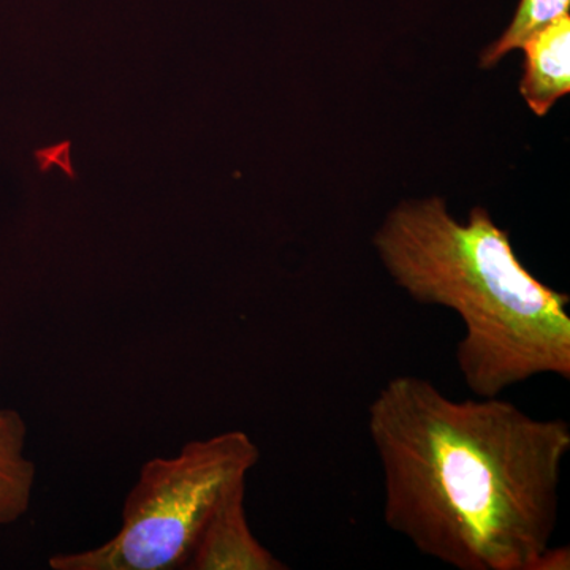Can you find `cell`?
I'll return each instance as SVG.
<instances>
[{"label":"cell","mask_w":570,"mask_h":570,"mask_svg":"<svg viewBox=\"0 0 570 570\" xmlns=\"http://www.w3.org/2000/svg\"><path fill=\"white\" fill-rule=\"evenodd\" d=\"M28 428L17 411L0 409V527H9L31 508L36 466L26 456Z\"/></svg>","instance_id":"cell-6"},{"label":"cell","mask_w":570,"mask_h":570,"mask_svg":"<svg viewBox=\"0 0 570 570\" xmlns=\"http://www.w3.org/2000/svg\"><path fill=\"white\" fill-rule=\"evenodd\" d=\"M186 570H285L258 542L246 513V482L238 483L220 498L198 532Z\"/></svg>","instance_id":"cell-4"},{"label":"cell","mask_w":570,"mask_h":570,"mask_svg":"<svg viewBox=\"0 0 570 570\" xmlns=\"http://www.w3.org/2000/svg\"><path fill=\"white\" fill-rule=\"evenodd\" d=\"M374 247L414 302L459 314L456 366L469 392L497 397L549 374L569 381V295L528 272L487 209H471L463 224L442 198L406 202L389 214Z\"/></svg>","instance_id":"cell-2"},{"label":"cell","mask_w":570,"mask_h":570,"mask_svg":"<svg viewBox=\"0 0 570 570\" xmlns=\"http://www.w3.org/2000/svg\"><path fill=\"white\" fill-rule=\"evenodd\" d=\"M385 524L459 570H531L558 524L570 425L401 374L367 407Z\"/></svg>","instance_id":"cell-1"},{"label":"cell","mask_w":570,"mask_h":570,"mask_svg":"<svg viewBox=\"0 0 570 570\" xmlns=\"http://www.w3.org/2000/svg\"><path fill=\"white\" fill-rule=\"evenodd\" d=\"M70 149L71 141L69 140L56 142V145L48 146V148L37 149L33 157H36L37 165H39L40 174H48L51 168L59 167L70 179H77L73 165H71Z\"/></svg>","instance_id":"cell-8"},{"label":"cell","mask_w":570,"mask_h":570,"mask_svg":"<svg viewBox=\"0 0 570 570\" xmlns=\"http://www.w3.org/2000/svg\"><path fill=\"white\" fill-rule=\"evenodd\" d=\"M258 460L249 434L232 430L187 442L178 455L146 461L124 502L121 530L96 549L56 554L50 568L184 569L212 510L247 482Z\"/></svg>","instance_id":"cell-3"},{"label":"cell","mask_w":570,"mask_h":570,"mask_svg":"<svg viewBox=\"0 0 570 570\" xmlns=\"http://www.w3.org/2000/svg\"><path fill=\"white\" fill-rule=\"evenodd\" d=\"M570 569V549L569 547H547L542 553L535 558L531 570H569Z\"/></svg>","instance_id":"cell-9"},{"label":"cell","mask_w":570,"mask_h":570,"mask_svg":"<svg viewBox=\"0 0 570 570\" xmlns=\"http://www.w3.org/2000/svg\"><path fill=\"white\" fill-rule=\"evenodd\" d=\"M524 75L520 91L532 111L546 116L570 91L569 14L540 29L521 45Z\"/></svg>","instance_id":"cell-5"},{"label":"cell","mask_w":570,"mask_h":570,"mask_svg":"<svg viewBox=\"0 0 570 570\" xmlns=\"http://www.w3.org/2000/svg\"><path fill=\"white\" fill-rule=\"evenodd\" d=\"M570 0H520L519 10L508 31L482 55V67L489 69L510 51L519 50L540 29L569 14Z\"/></svg>","instance_id":"cell-7"}]
</instances>
